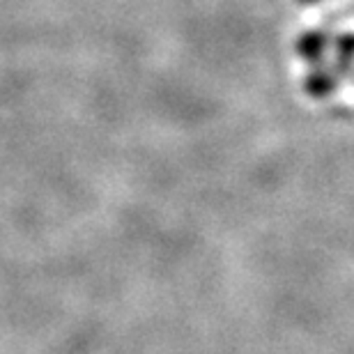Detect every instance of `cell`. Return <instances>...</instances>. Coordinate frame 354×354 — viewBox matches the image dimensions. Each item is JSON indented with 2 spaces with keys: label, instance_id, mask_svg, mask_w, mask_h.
Masks as SVG:
<instances>
[{
  "label": "cell",
  "instance_id": "1",
  "mask_svg": "<svg viewBox=\"0 0 354 354\" xmlns=\"http://www.w3.org/2000/svg\"><path fill=\"white\" fill-rule=\"evenodd\" d=\"M322 48V37L320 35H308V37H304L301 41V51L306 55H317Z\"/></svg>",
  "mask_w": 354,
  "mask_h": 354
}]
</instances>
